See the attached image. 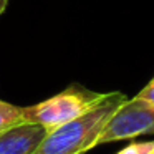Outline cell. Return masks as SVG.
Here are the masks:
<instances>
[{"instance_id":"6da1fadb","label":"cell","mask_w":154,"mask_h":154,"mask_svg":"<svg viewBox=\"0 0 154 154\" xmlns=\"http://www.w3.org/2000/svg\"><path fill=\"white\" fill-rule=\"evenodd\" d=\"M128 100L121 91H109L100 104L83 116L50 129L33 154H85L96 147V139L104 124Z\"/></svg>"},{"instance_id":"7a4b0ae2","label":"cell","mask_w":154,"mask_h":154,"mask_svg":"<svg viewBox=\"0 0 154 154\" xmlns=\"http://www.w3.org/2000/svg\"><path fill=\"white\" fill-rule=\"evenodd\" d=\"M106 93L88 90L80 85H71L66 90L33 106L22 108V121L43 126L47 131L66 124L83 116L104 100Z\"/></svg>"},{"instance_id":"3957f363","label":"cell","mask_w":154,"mask_h":154,"mask_svg":"<svg viewBox=\"0 0 154 154\" xmlns=\"http://www.w3.org/2000/svg\"><path fill=\"white\" fill-rule=\"evenodd\" d=\"M154 134V104L139 98H128L108 119L96 139V146Z\"/></svg>"},{"instance_id":"277c9868","label":"cell","mask_w":154,"mask_h":154,"mask_svg":"<svg viewBox=\"0 0 154 154\" xmlns=\"http://www.w3.org/2000/svg\"><path fill=\"white\" fill-rule=\"evenodd\" d=\"M47 133L43 126L30 123L0 131V154H33Z\"/></svg>"},{"instance_id":"5b68a950","label":"cell","mask_w":154,"mask_h":154,"mask_svg":"<svg viewBox=\"0 0 154 154\" xmlns=\"http://www.w3.org/2000/svg\"><path fill=\"white\" fill-rule=\"evenodd\" d=\"M22 108L0 100V131L22 124Z\"/></svg>"},{"instance_id":"8992f818","label":"cell","mask_w":154,"mask_h":154,"mask_svg":"<svg viewBox=\"0 0 154 154\" xmlns=\"http://www.w3.org/2000/svg\"><path fill=\"white\" fill-rule=\"evenodd\" d=\"M116 154H154V141H134Z\"/></svg>"},{"instance_id":"52a82bcc","label":"cell","mask_w":154,"mask_h":154,"mask_svg":"<svg viewBox=\"0 0 154 154\" xmlns=\"http://www.w3.org/2000/svg\"><path fill=\"white\" fill-rule=\"evenodd\" d=\"M136 98H139V100H144V101H147V103H152L154 104V76L151 78L149 83H147L146 86H144L143 90L136 94Z\"/></svg>"},{"instance_id":"ba28073f","label":"cell","mask_w":154,"mask_h":154,"mask_svg":"<svg viewBox=\"0 0 154 154\" xmlns=\"http://www.w3.org/2000/svg\"><path fill=\"white\" fill-rule=\"evenodd\" d=\"M7 2H8V0H0V12L4 10V7L7 5Z\"/></svg>"}]
</instances>
